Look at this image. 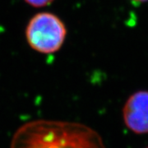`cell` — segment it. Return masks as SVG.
Wrapping results in <instances>:
<instances>
[{"label":"cell","instance_id":"1","mask_svg":"<svg viewBox=\"0 0 148 148\" xmlns=\"http://www.w3.org/2000/svg\"><path fill=\"white\" fill-rule=\"evenodd\" d=\"M11 148H105L100 136L85 125L34 121L17 130Z\"/></svg>","mask_w":148,"mask_h":148},{"label":"cell","instance_id":"2","mask_svg":"<svg viewBox=\"0 0 148 148\" xmlns=\"http://www.w3.org/2000/svg\"><path fill=\"white\" fill-rule=\"evenodd\" d=\"M66 36L64 21L50 12H40L32 16L26 29L29 45L42 53H52L60 49Z\"/></svg>","mask_w":148,"mask_h":148},{"label":"cell","instance_id":"3","mask_svg":"<svg viewBox=\"0 0 148 148\" xmlns=\"http://www.w3.org/2000/svg\"><path fill=\"white\" fill-rule=\"evenodd\" d=\"M125 126L136 134L148 133V90L131 95L123 108Z\"/></svg>","mask_w":148,"mask_h":148},{"label":"cell","instance_id":"4","mask_svg":"<svg viewBox=\"0 0 148 148\" xmlns=\"http://www.w3.org/2000/svg\"><path fill=\"white\" fill-rule=\"evenodd\" d=\"M53 0H25V2L29 5L35 8H42L49 5Z\"/></svg>","mask_w":148,"mask_h":148},{"label":"cell","instance_id":"5","mask_svg":"<svg viewBox=\"0 0 148 148\" xmlns=\"http://www.w3.org/2000/svg\"><path fill=\"white\" fill-rule=\"evenodd\" d=\"M132 2H135V3H147L148 2V0H132Z\"/></svg>","mask_w":148,"mask_h":148},{"label":"cell","instance_id":"6","mask_svg":"<svg viewBox=\"0 0 148 148\" xmlns=\"http://www.w3.org/2000/svg\"><path fill=\"white\" fill-rule=\"evenodd\" d=\"M147 148H148V147H147Z\"/></svg>","mask_w":148,"mask_h":148}]
</instances>
